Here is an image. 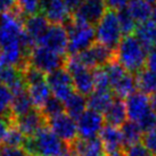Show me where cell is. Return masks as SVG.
Returning a JSON list of instances; mask_svg holds the SVG:
<instances>
[{
	"instance_id": "6da1fadb",
	"label": "cell",
	"mask_w": 156,
	"mask_h": 156,
	"mask_svg": "<svg viewBox=\"0 0 156 156\" xmlns=\"http://www.w3.org/2000/svg\"><path fill=\"white\" fill-rule=\"evenodd\" d=\"M148 51L134 35H124L115 50L117 61L131 74L143 71L147 62Z\"/></svg>"
},
{
	"instance_id": "7a4b0ae2",
	"label": "cell",
	"mask_w": 156,
	"mask_h": 156,
	"mask_svg": "<svg viewBox=\"0 0 156 156\" xmlns=\"http://www.w3.org/2000/svg\"><path fill=\"white\" fill-rule=\"evenodd\" d=\"M23 147L32 156H62L67 151L69 145L46 126L34 136L26 137Z\"/></svg>"
},
{
	"instance_id": "3957f363",
	"label": "cell",
	"mask_w": 156,
	"mask_h": 156,
	"mask_svg": "<svg viewBox=\"0 0 156 156\" xmlns=\"http://www.w3.org/2000/svg\"><path fill=\"white\" fill-rule=\"evenodd\" d=\"M128 119L136 122L145 132L156 126V114L152 109L151 98L140 91H136L126 98Z\"/></svg>"
},
{
	"instance_id": "277c9868",
	"label": "cell",
	"mask_w": 156,
	"mask_h": 156,
	"mask_svg": "<svg viewBox=\"0 0 156 156\" xmlns=\"http://www.w3.org/2000/svg\"><path fill=\"white\" fill-rule=\"evenodd\" d=\"M108 75L111 90L119 98H128L137 90L136 78L133 74L129 73L117 61L113 59L104 66Z\"/></svg>"
},
{
	"instance_id": "5b68a950",
	"label": "cell",
	"mask_w": 156,
	"mask_h": 156,
	"mask_svg": "<svg viewBox=\"0 0 156 156\" xmlns=\"http://www.w3.org/2000/svg\"><path fill=\"white\" fill-rule=\"evenodd\" d=\"M22 17L23 15L18 9L0 15V49L17 44L24 46V20Z\"/></svg>"
},
{
	"instance_id": "8992f818",
	"label": "cell",
	"mask_w": 156,
	"mask_h": 156,
	"mask_svg": "<svg viewBox=\"0 0 156 156\" xmlns=\"http://www.w3.org/2000/svg\"><path fill=\"white\" fill-rule=\"evenodd\" d=\"M95 32L97 42L115 51L123 35L117 18V13L114 10H107L101 20L96 24Z\"/></svg>"
},
{
	"instance_id": "52a82bcc",
	"label": "cell",
	"mask_w": 156,
	"mask_h": 156,
	"mask_svg": "<svg viewBox=\"0 0 156 156\" xmlns=\"http://www.w3.org/2000/svg\"><path fill=\"white\" fill-rule=\"evenodd\" d=\"M67 33H69V47L67 52L69 56L78 55L86 50L91 44H95L96 32L92 25L76 23L73 20L67 23Z\"/></svg>"
},
{
	"instance_id": "ba28073f",
	"label": "cell",
	"mask_w": 156,
	"mask_h": 156,
	"mask_svg": "<svg viewBox=\"0 0 156 156\" xmlns=\"http://www.w3.org/2000/svg\"><path fill=\"white\" fill-rule=\"evenodd\" d=\"M65 69L72 76L74 88L78 94L88 97L95 91L92 71L84 65L76 55L69 56L66 59Z\"/></svg>"
},
{
	"instance_id": "9c48e42d",
	"label": "cell",
	"mask_w": 156,
	"mask_h": 156,
	"mask_svg": "<svg viewBox=\"0 0 156 156\" xmlns=\"http://www.w3.org/2000/svg\"><path fill=\"white\" fill-rule=\"evenodd\" d=\"M66 63L65 57L50 49L35 46L29 54V65L39 69L44 74H50L57 69H63Z\"/></svg>"
},
{
	"instance_id": "30bf717a",
	"label": "cell",
	"mask_w": 156,
	"mask_h": 156,
	"mask_svg": "<svg viewBox=\"0 0 156 156\" xmlns=\"http://www.w3.org/2000/svg\"><path fill=\"white\" fill-rule=\"evenodd\" d=\"M47 126L69 146L79 138L76 120H74L66 113H62L57 116L48 119Z\"/></svg>"
},
{
	"instance_id": "8fae6325",
	"label": "cell",
	"mask_w": 156,
	"mask_h": 156,
	"mask_svg": "<svg viewBox=\"0 0 156 156\" xmlns=\"http://www.w3.org/2000/svg\"><path fill=\"white\" fill-rule=\"evenodd\" d=\"M38 46H42L64 56L69 47V33L66 26L63 24H51L40 39Z\"/></svg>"
},
{
	"instance_id": "7c38bea8",
	"label": "cell",
	"mask_w": 156,
	"mask_h": 156,
	"mask_svg": "<svg viewBox=\"0 0 156 156\" xmlns=\"http://www.w3.org/2000/svg\"><path fill=\"white\" fill-rule=\"evenodd\" d=\"M47 83L51 90V95L63 103L75 92L72 76L64 67L48 74Z\"/></svg>"
},
{
	"instance_id": "4fadbf2b",
	"label": "cell",
	"mask_w": 156,
	"mask_h": 156,
	"mask_svg": "<svg viewBox=\"0 0 156 156\" xmlns=\"http://www.w3.org/2000/svg\"><path fill=\"white\" fill-rule=\"evenodd\" d=\"M76 56L89 69H98L107 65L115 58V51L99 42H95L90 47L78 54Z\"/></svg>"
},
{
	"instance_id": "5bb4252c",
	"label": "cell",
	"mask_w": 156,
	"mask_h": 156,
	"mask_svg": "<svg viewBox=\"0 0 156 156\" xmlns=\"http://www.w3.org/2000/svg\"><path fill=\"white\" fill-rule=\"evenodd\" d=\"M107 6L105 0H83L79 9L73 14V20L76 23L88 25H96L105 15Z\"/></svg>"
},
{
	"instance_id": "9a60e30c",
	"label": "cell",
	"mask_w": 156,
	"mask_h": 156,
	"mask_svg": "<svg viewBox=\"0 0 156 156\" xmlns=\"http://www.w3.org/2000/svg\"><path fill=\"white\" fill-rule=\"evenodd\" d=\"M78 134L81 139L97 138L100 131L105 126L104 115L101 113L88 108L81 116L76 120Z\"/></svg>"
},
{
	"instance_id": "2e32d148",
	"label": "cell",
	"mask_w": 156,
	"mask_h": 156,
	"mask_svg": "<svg viewBox=\"0 0 156 156\" xmlns=\"http://www.w3.org/2000/svg\"><path fill=\"white\" fill-rule=\"evenodd\" d=\"M40 13L51 24H67L71 22V13L63 0H42Z\"/></svg>"
},
{
	"instance_id": "e0dca14e",
	"label": "cell",
	"mask_w": 156,
	"mask_h": 156,
	"mask_svg": "<svg viewBox=\"0 0 156 156\" xmlns=\"http://www.w3.org/2000/svg\"><path fill=\"white\" fill-rule=\"evenodd\" d=\"M49 26H50V23L48 22V20L41 13L26 16L23 22L24 33L33 47L38 46L40 39L44 37Z\"/></svg>"
},
{
	"instance_id": "ac0fdd59",
	"label": "cell",
	"mask_w": 156,
	"mask_h": 156,
	"mask_svg": "<svg viewBox=\"0 0 156 156\" xmlns=\"http://www.w3.org/2000/svg\"><path fill=\"white\" fill-rule=\"evenodd\" d=\"M13 123L22 131L25 137H32L47 126V120L39 109L34 108L23 116L13 119Z\"/></svg>"
},
{
	"instance_id": "d6986e66",
	"label": "cell",
	"mask_w": 156,
	"mask_h": 156,
	"mask_svg": "<svg viewBox=\"0 0 156 156\" xmlns=\"http://www.w3.org/2000/svg\"><path fill=\"white\" fill-rule=\"evenodd\" d=\"M99 139L103 144V149L106 155L113 154V153L121 152L124 149V144L120 128L117 126L105 124L103 130L100 131Z\"/></svg>"
},
{
	"instance_id": "ffe728a7",
	"label": "cell",
	"mask_w": 156,
	"mask_h": 156,
	"mask_svg": "<svg viewBox=\"0 0 156 156\" xmlns=\"http://www.w3.org/2000/svg\"><path fill=\"white\" fill-rule=\"evenodd\" d=\"M103 115L106 124L120 128L124 122H126L128 119L126 103L119 97L114 98L112 104L109 105L108 108L105 111Z\"/></svg>"
},
{
	"instance_id": "44dd1931",
	"label": "cell",
	"mask_w": 156,
	"mask_h": 156,
	"mask_svg": "<svg viewBox=\"0 0 156 156\" xmlns=\"http://www.w3.org/2000/svg\"><path fill=\"white\" fill-rule=\"evenodd\" d=\"M114 98L115 97L112 90H95L87 97L88 108L104 114Z\"/></svg>"
},
{
	"instance_id": "7402d4cb",
	"label": "cell",
	"mask_w": 156,
	"mask_h": 156,
	"mask_svg": "<svg viewBox=\"0 0 156 156\" xmlns=\"http://www.w3.org/2000/svg\"><path fill=\"white\" fill-rule=\"evenodd\" d=\"M34 108L35 107L33 105V101H32L29 92L26 90L24 92H21V94L13 96L9 114L13 119H17V117H21L23 115L27 114V113H30Z\"/></svg>"
},
{
	"instance_id": "603a6c76",
	"label": "cell",
	"mask_w": 156,
	"mask_h": 156,
	"mask_svg": "<svg viewBox=\"0 0 156 156\" xmlns=\"http://www.w3.org/2000/svg\"><path fill=\"white\" fill-rule=\"evenodd\" d=\"M126 10L136 23L140 24L149 21L152 14V5L146 0H130V2L126 6Z\"/></svg>"
},
{
	"instance_id": "cb8c5ba5",
	"label": "cell",
	"mask_w": 156,
	"mask_h": 156,
	"mask_svg": "<svg viewBox=\"0 0 156 156\" xmlns=\"http://www.w3.org/2000/svg\"><path fill=\"white\" fill-rule=\"evenodd\" d=\"M136 84L138 91L143 92L147 96H152L156 92V72L152 69H145L140 71L138 74L134 75Z\"/></svg>"
},
{
	"instance_id": "d4e9b609",
	"label": "cell",
	"mask_w": 156,
	"mask_h": 156,
	"mask_svg": "<svg viewBox=\"0 0 156 156\" xmlns=\"http://www.w3.org/2000/svg\"><path fill=\"white\" fill-rule=\"evenodd\" d=\"M64 108H65V113L67 115L73 117L74 120H78L88 109L86 96L80 95L75 91L73 95L64 101Z\"/></svg>"
},
{
	"instance_id": "484cf974",
	"label": "cell",
	"mask_w": 156,
	"mask_h": 156,
	"mask_svg": "<svg viewBox=\"0 0 156 156\" xmlns=\"http://www.w3.org/2000/svg\"><path fill=\"white\" fill-rule=\"evenodd\" d=\"M27 92L33 101L34 107H38V109L41 108L46 104V101L52 96L49 84L47 83V79L44 81H41L39 83H35V84L27 87Z\"/></svg>"
},
{
	"instance_id": "4316f807",
	"label": "cell",
	"mask_w": 156,
	"mask_h": 156,
	"mask_svg": "<svg viewBox=\"0 0 156 156\" xmlns=\"http://www.w3.org/2000/svg\"><path fill=\"white\" fill-rule=\"evenodd\" d=\"M156 25L151 21L140 23L137 25L134 31V37L141 42L146 50L149 51L154 48V38H155Z\"/></svg>"
},
{
	"instance_id": "83f0119b",
	"label": "cell",
	"mask_w": 156,
	"mask_h": 156,
	"mask_svg": "<svg viewBox=\"0 0 156 156\" xmlns=\"http://www.w3.org/2000/svg\"><path fill=\"white\" fill-rule=\"evenodd\" d=\"M120 130H121V133H122L124 147L133 145V144L140 143L141 139H143L144 131L141 130V128L136 122H132L130 120L124 122L120 126Z\"/></svg>"
},
{
	"instance_id": "f1b7e54d",
	"label": "cell",
	"mask_w": 156,
	"mask_h": 156,
	"mask_svg": "<svg viewBox=\"0 0 156 156\" xmlns=\"http://www.w3.org/2000/svg\"><path fill=\"white\" fill-rule=\"evenodd\" d=\"M39 111L46 117V120H48V119H51V117L57 116L62 113H64L65 108H64V103L62 100L57 99L56 97L51 96Z\"/></svg>"
},
{
	"instance_id": "f546056e",
	"label": "cell",
	"mask_w": 156,
	"mask_h": 156,
	"mask_svg": "<svg viewBox=\"0 0 156 156\" xmlns=\"http://www.w3.org/2000/svg\"><path fill=\"white\" fill-rule=\"evenodd\" d=\"M117 18H119V23H120L123 35H132V33H134L136 27H137L138 24L136 23V21L129 14L126 8L117 12Z\"/></svg>"
},
{
	"instance_id": "4dcf8cb0",
	"label": "cell",
	"mask_w": 156,
	"mask_h": 156,
	"mask_svg": "<svg viewBox=\"0 0 156 156\" xmlns=\"http://www.w3.org/2000/svg\"><path fill=\"white\" fill-rule=\"evenodd\" d=\"M26 137L22 133V131L18 129L15 124H12L9 126L8 131L6 133V137L4 139V145L7 146H14V147H17V146H23V144L25 141Z\"/></svg>"
},
{
	"instance_id": "1f68e13d",
	"label": "cell",
	"mask_w": 156,
	"mask_h": 156,
	"mask_svg": "<svg viewBox=\"0 0 156 156\" xmlns=\"http://www.w3.org/2000/svg\"><path fill=\"white\" fill-rule=\"evenodd\" d=\"M41 2L42 0H16V6L23 16H30L40 13Z\"/></svg>"
},
{
	"instance_id": "d6a6232c",
	"label": "cell",
	"mask_w": 156,
	"mask_h": 156,
	"mask_svg": "<svg viewBox=\"0 0 156 156\" xmlns=\"http://www.w3.org/2000/svg\"><path fill=\"white\" fill-rule=\"evenodd\" d=\"M94 82H95V90H111L108 75L105 71L104 66L94 69Z\"/></svg>"
},
{
	"instance_id": "836d02e7",
	"label": "cell",
	"mask_w": 156,
	"mask_h": 156,
	"mask_svg": "<svg viewBox=\"0 0 156 156\" xmlns=\"http://www.w3.org/2000/svg\"><path fill=\"white\" fill-rule=\"evenodd\" d=\"M13 100V94L8 87L0 83V115H10V105Z\"/></svg>"
},
{
	"instance_id": "e575fe53",
	"label": "cell",
	"mask_w": 156,
	"mask_h": 156,
	"mask_svg": "<svg viewBox=\"0 0 156 156\" xmlns=\"http://www.w3.org/2000/svg\"><path fill=\"white\" fill-rule=\"evenodd\" d=\"M124 156H153L143 143H137L124 147Z\"/></svg>"
},
{
	"instance_id": "d590c367",
	"label": "cell",
	"mask_w": 156,
	"mask_h": 156,
	"mask_svg": "<svg viewBox=\"0 0 156 156\" xmlns=\"http://www.w3.org/2000/svg\"><path fill=\"white\" fill-rule=\"evenodd\" d=\"M0 156H32L23 146H7L0 145Z\"/></svg>"
},
{
	"instance_id": "8d00e7d4",
	"label": "cell",
	"mask_w": 156,
	"mask_h": 156,
	"mask_svg": "<svg viewBox=\"0 0 156 156\" xmlns=\"http://www.w3.org/2000/svg\"><path fill=\"white\" fill-rule=\"evenodd\" d=\"M106 6L108 7L109 10H117L120 12L122 9H126L130 0H105Z\"/></svg>"
},
{
	"instance_id": "74e56055",
	"label": "cell",
	"mask_w": 156,
	"mask_h": 156,
	"mask_svg": "<svg viewBox=\"0 0 156 156\" xmlns=\"http://www.w3.org/2000/svg\"><path fill=\"white\" fill-rule=\"evenodd\" d=\"M16 6V0H0V15L13 12Z\"/></svg>"
},
{
	"instance_id": "f35d334b",
	"label": "cell",
	"mask_w": 156,
	"mask_h": 156,
	"mask_svg": "<svg viewBox=\"0 0 156 156\" xmlns=\"http://www.w3.org/2000/svg\"><path fill=\"white\" fill-rule=\"evenodd\" d=\"M146 65H147V67L149 69L156 72V47H154L153 49H151V50L148 51Z\"/></svg>"
},
{
	"instance_id": "ab89813d",
	"label": "cell",
	"mask_w": 156,
	"mask_h": 156,
	"mask_svg": "<svg viewBox=\"0 0 156 156\" xmlns=\"http://www.w3.org/2000/svg\"><path fill=\"white\" fill-rule=\"evenodd\" d=\"M63 1L66 5V7H67L69 12L71 13V15H73L83 2V0H63Z\"/></svg>"
},
{
	"instance_id": "60d3db41",
	"label": "cell",
	"mask_w": 156,
	"mask_h": 156,
	"mask_svg": "<svg viewBox=\"0 0 156 156\" xmlns=\"http://www.w3.org/2000/svg\"><path fill=\"white\" fill-rule=\"evenodd\" d=\"M62 156H79V154L76 152H75V151H74L73 148H71L69 146V148H67V151H66L65 153H64V154H63V155Z\"/></svg>"
},
{
	"instance_id": "b9f144b4",
	"label": "cell",
	"mask_w": 156,
	"mask_h": 156,
	"mask_svg": "<svg viewBox=\"0 0 156 156\" xmlns=\"http://www.w3.org/2000/svg\"><path fill=\"white\" fill-rule=\"evenodd\" d=\"M149 21L153 22L156 25V4L152 7V14H151V18H149Z\"/></svg>"
},
{
	"instance_id": "7bdbcfd3",
	"label": "cell",
	"mask_w": 156,
	"mask_h": 156,
	"mask_svg": "<svg viewBox=\"0 0 156 156\" xmlns=\"http://www.w3.org/2000/svg\"><path fill=\"white\" fill-rule=\"evenodd\" d=\"M151 105H152V109L156 114V92L151 96Z\"/></svg>"
},
{
	"instance_id": "ee69618b",
	"label": "cell",
	"mask_w": 156,
	"mask_h": 156,
	"mask_svg": "<svg viewBox=\"0 0 156 156\" xmlns=\"http://www.w3.org/2000/svg\"><path fill=\"white\" fill-rule=\"evenodd\" d=\"M83 156H107V155L103 151V152H97V153H89V154H86V155Z\"/></svg>"
},
{
	"instance_id": "f6af8a7d",
	"label": "cell",
	"mask_w": 156,
	"mask_h": 156,
	"mask_svg": "<svg viewBox=\"0 0 156 156\" xmlns=\"http://www.w3.org/2000/svg\"><path fill=\"white\" fill-rule=\"evenodd\" d=\"M146 1H148L151 5H155L156 4V0H146Z\"/></svg>"
},
{
	"instance_id": "bcb514c9",
	"label": "cell",
	"mask_w": 156,
	"mask_h": 156,
	"mask_svg": "<svg viewBox=\"0 0 156 156\" xmlns=\"http://www.w3.org/2000/svg\"><path fill=\"white\" fill-rule=\"evenodd\" d=\"M154 47H156V32H155V38H154Z\"/></svg>"
}]
</instances>
